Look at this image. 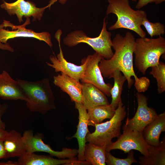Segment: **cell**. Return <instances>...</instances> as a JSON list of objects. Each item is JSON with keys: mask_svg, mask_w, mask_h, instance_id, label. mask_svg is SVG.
<instances>
[{"mask_svg": "<svg viewBox=\"0 0 165 165\" xmlns=\"http://www.w3.org/2000/svg\"><path fill=\"white\" fill-rule=\"evenodd\" d=\"M7 158L6 152L3 144V141L0 140V160Z\"/></svg>", "mask_w": 165, "mask_h": 165, "instance_id": "cell-32", "label": "cell"}, {"mask_svg": "<svg viewBox=\"0 0 165 165\" xmlns=\"http://www.w3.org/2000/svg\"><path fill=\"white\" fill-rule=\"evenodd\" d=\"M106 148L90 142L86 144L84 152L85 160L93 165H106Z\"/></svg>", "mask_w": 165, "mask_h": 165, "instance_id": "cell-23", "label": "cell"}, {"mask_svg": "<svg viewBox=\"0 0 165 165\" xmlns=\"http://www.w3.org/2000/svg\"><path fill=\"white\" fill-rule=\"evenodd\" d=\"M150 84V80L148 78L146 77H142L135 80L134 86L138 92L141 93L147 90Z\"/></svg>", "mask_w": 165, "mask_h": 165, "instance_id": "cell-28", "label": "cell"}, {"mask_svg": "<svg viewBox=\"0 0 165 165\" xmlns=\"http://www.w3.org/2000/svg\"><path fill=\"white\" fill-rule=\"evenodd\" d=\"M17 165H82V161L75 157L68 159H57L45 155H38L34 152H26L19 158Z\"/></svg>", "mask_w": 165, "mask_h": 165, "instance_id": "cell-15", "label": "cell"}, {"mask_svg": "<svg viewBox=\"0 0 165 165\" xmlns=\"http://www.w3.org/2000/svg\"><path fill=\"white\" fill-rule=\"evenodd\" d=\"M85 58L86 65L83 76L80 80L81 82L92 84L106 95L110 96L112 86L105 82L99 66V63L103 57L95 52Z\"/></svg>", "mask_w": 165, "mask_h": 165, "instance_id": "cell-10", "label": "cell"}, {"mask_svg": "<svg viewBox=\"0 0 165 165\" xmlns=\"http://www.w3.org/2000/svg\"></svg>", "mask_w": 165, "mask_h": 165, "instance_id": "cell-37", "label": "cell"}, {"mask_svg": "<svg viewBox=\"0 0 165 165\" xmlns=\"http://www.w3.org/2000/svg\"><path fill=\"white\" fill-rule=\"evenodd\" d=\"M10 27L12 28V30L17 29L20 27V25H15L9 21L4 20L2 24L0 25V29L3 28H4L6 27ZM0 49L2 50H7L11 52L14 51L13 49L7 43L6 44L2 43L0 41Z\"/></svg>", "mask_w": 165, "mask_h": 165, "instance_id": "cell-29", "label": "cell"}, {"mask_svg": "<svg viewBox=\"0 0 165 165\" xmlns=\"http://www.w3.org/2000/svg\"><path fill=\"white\" fill-rule=\"evenodd\" d=\"M55 38L59 44L60 52L57 56L55 55L50 56L51 63L46 62L47 65L53 68L55 72H61L73 78L78 81L82 78L86 65L85 58L82 59V64L80 65H75L68 62L64 58L61 46V37L57 36Z\"/></svg>", "mask_w": 165, "mask_h": 165, "instance_id": "cell-12", "label": "cell"}, {"mask_svg": "<svg viewBox=\"0 0 165 165\" xmlns=\"http://www.w3.org/2000/svg\"><path fill=\"white\" fill-rule=\"evenodd\" d=\"M131 0L133 2H136L137 1V0Z\"/></svg>", "mask_w": 165, "mask_h": 165, "instance_id": "cell-36", "label": "cell"}, {"mask_svg": "<svg viewBox=\"0 0 165 165\" xmlns=\"http://www.w3.org/2000/svg\"><path fill=\"white\" fill-rule=\"evenodd\" d=\"M151 68L149 73L156 80L158 93L162 94L165 91V64L160 61L158 64Z\"/></svg>", "mask_w": 165, "mask_h": 165, "instance_id": "cell-25", "label": "cell"}, {"mask_svg": "<svg viewBox=\"0 0 165 165\" xmlns=\"http://www.w3.org/2000/svg\"><path fill=\"white\" fill-rule=\"evenodd\" d=\"M75 103V108L79 112V123L76 133L72 137L77 139L79 145L78 160H85L84 156L86 142V137L90 133L88 129V116L86 109L82 103Z\"/></svg>", "mask_w": 165, "mask_h": 165, "instance_id": "cell-16", "label": "cell"}, {"mask_svg": "<svg viewBox=\"0 0 165 165\" xmlns=\"http://www.w3.org/2000/svg\"><path fill=\"white\" fill-rule=\"evenodd\" d=\"M30 24V20L28 18L25 22L17 29L9 31L3 28L0 29V41L6 44L7 43L8 40L11 38L19 37L33 38L43 41L50 47H52L53 45L50 34L46 31L37 33L31 29L26 28V26Z\"/></svg>", "mask_w": 165, "mask_h": 165, "instance_id": "cell-13", "label": "cell"}, {"mask_svg": "<svg viewBox=\"0 0 165 165\" xmlns=\"http://www.w3.org/2000/svg\"><path fill=\"white\" fill-rule=\"evenodd\" d=\"M116 109L110 104L95 106L87 110L88 125L94 126L107 119H111L114 115Z\"/></svg>", "mask_w": 165, "mask_h": 165, "instance_id": "cell-22", "label": "cell"}, {"mask_svg": "<svg viewBox=\"0 0 165 165\" xmlns=\"http://www.w3.org/2000/svg\"><path fill=\"white\" fill-rule=\"evenodd\" d=\"M165 131V112L158 115L157 117L147 125L142 131L143 137L150 145L157 146L160 143V135Z\"/></svg>", "mask_w": 165, "mask_h": 165, "instance_id": "cell-19", "label": "cell"}, {"mask_svg": "<svg viewBox=\"0 0 165 165\" xmlns=\"http://www.w3.org/2000/svg\"><path fill=\"white\" fill-rule=\"evenodd\" d=\"M108 2L106 15L112 13L117 17L115 23L109 27V30L127 29L135 32L140 37H145L146 33L141 27L143 21L147 17L144 11L133 9L129 0H108Z\"/></svg>", "mask_w": 165, "mask_h": 165, "instance_id": "cell-3", "label": "cell"}, {"mask_svg": "<svg viewBox=\"0 0 165 165\" xmlns=\"http://www.w3.org/2000/svg\"><path fill=\"white\" fill-rule=\"evenodd\" d=\"M57 0H50L46 6L42 8L37 7L34 3L25 0H17L12 3H8L5 1L1 4V7L6 10L10 15H16L19 22L23 21V17L27 18L33 17V21L40 20L45 9L50 8L51 6Z\"/></svg>", "mask_w": 165, "mask_h": 165, "instance_id": "cell-9", "label": "cell"}, {"mask_svg": "<svg viewBox=\"0 0 165 165\" xmlns=\"http://www.w3.org/2000/svg\"><path fill=\"white\" fill-rule=\"evenodd\" d=\"M8 107L6 104H2L0 102V130H5L6 125L2 120V116L6 112Z\"/></svg>", "mask_w": 165, "mask_h": 165, "instance_id": "cell-31", "label": "cell"}, {"mask_svg": "<svg viewBox=\"0 0 165 165\" xmlns=\"http://www.w3.org/2000/svg\"><path fill=\"white\" fill-rule=\"evenodd\" d=\"M68 0H59V2L61 4L64 5L65 4Z\"/></svg>", "mask_w": 165, "mask_h": 165, "instance_id": "cell-35", "label": "cell"}, {"mask_svg": "<svg viewBox=\"0 0 165 165\" xmlns=\"http://www.w3.org/2000/svg\"><path fill=\"white\" fill-rule=\"evenodd\" d=\"M16 80L27 98L26 106L31 112L45 114L56 108L55 97L48 78L35 81Z\"/></svg>", "mask_w": 165, "mask_h": 165, "instance_id": "cell-2", "label": "cell"}, {"mask_svg": "<svg viewBox=\"0 0 165 165\" xmlns=\"http://www.w3.org/2000/svg\"><path fill=\"white\" fill-rule=\"evenodd\" d=\"M123 129V134L118 137L116 141L107 146L106 151L110 152L112 150L118 149L127 153L135 150L139 151L143 156H147L149 145L145 140L142 132L132 130L125 124Z\"/></svg>", "mask_w": 165, "mask_h": 165, "instance_id": "cell-7", "label": "cell"}, {"mask_svg": "<svg viewBox=\"0 0 165 165\" xmlns=\"http://www.w3.org/2000/svg\"><path fill=\"white\" fill-rule=\"evenodd\" d=\"M136 97L138 104L137 111L132 118H127L124 124L132 130L142 132L158 114L154 108L148 106V98L144 94L138 92Z\"/></svg>", "mask_w": 165, "mask_h": 165, "instance_id": "cell-11", "label": "cell"}, {"mask_svg": "<svg viewBox=\"0 0 165 165\" xmlns=\"http://www.w3.org/2000/svg\"><path fill=\"white\" fill-rule=\"evenodd\" d=\"M22 136L27 152H46L60 159L73 158L78 154V149H76L64 148L60 151L53 150L49 145L43 142L42 134L38 133L34 135L33 131L31 130L25 131Z\"/></svg>", "mask_w": 165, "mask_h": 165, "instance_id": "cell-8", "label": "cell"}, {"mask_svg": "<svg viewBox=\"0 0 165 165\" xmlns=\"http://www.w3.org/2000/svg\"><path fill=\"white\" fill-rule=\"evenodd\" d=\"M112 47L115 53L109 59H102L99 66L102 76L105 78H112L115 72L118 70L125 76L128 86L130 88L134 81L138 77L133 67V54L135 49V38L130 32H127L124 36L117 34L112 40Z\"/></svg>", "mask_w": 165, "mask_h": 165, "instance_id": "cell-1", "label": "cell"}, {"mask_svg": "<svg viewBox=\"0 0 165 165\" xmlns=\"http://www.w3.org/2000/svg\"><path fill=\"white\" fill-rule=\"evenodd\" d=\"M82 104L88 110L95 106L109 105L106 95L96 86L90 83L82 82Z\"/></svg>", "mask_w": 165, "mask_h": 165, "instance_id": "cell-18", "label": "cell"}, {"mask_svg": "<svg viewBox=\"0 0 165 165\" xmlns=\"http://www.w3.org/2000/svg\"><path fill=\"white\" fill-rule=\"evenodd\" d=\"M106 17L104 19L101 32L97 37L92 38L87 36L82 30H75L68 34L63 39L65 45L72 47L80 43H85L90 46L103 58L109 59L114 53L112 50V34L107 29L108 23Z\"/></svg>", "mask_w": 165, "mask_h": 165, "instance_id": "cell-5", "label": "cell"}, {"mask_svg": "<svg viewBox=\"0 0 165 165\" xmlns=\"http://www.w3.org/2000/svg\"><path fill=\"white\" fill-rule=\"evenodd\" d=\"M165 53V39L161 36L156 38L145 37L135 39L134 64L138 70L145 75L147 69L158 64Z\"/></svg>", "mask_w": 165, "mask_h": 165, "instance_id": "cell-4", "label": "cell"}, {"mask_svg": "<svg viewBox=\"0 0 165 165\" xmlns=\"http://www.w3.org/2000/svg\"><path fill=\"white\" fill-rule=\"evenodd\" d=\"M165 1V0H138L135 8L139 9L149 3H154L156 4H158Z\"/></svg>", "mask_w": 165, "mask_h": 165, "instance_id": "cell-30", "label": "cell"}, {"mask_svg": "<svg viewBox=\"0 0 165 165\" xmlns=\"http://www.w3.org/2000/svg\"><path fill=\"white\" fill-rule=\"evenodd\" d=\"M0 98L4 100L27 101L17 81L13 79L5 70L0 75Z\"/></svg>", "mask_w": 165, "mask_h": 165, "instance_id": "cell-14", "label": "cell"}, {"mask_svg": "<svg viewBox=\"0 0 165 165\" xmlns=\"http://www.w3.org/2000/svg\"><path fill=\"white\" fill-rule=\"evenodd\" d=\"M9 132L6 130H0V140L3 141L7 137Z\"/></svg>", "mask_w": 165, "mask_h": 165, "instance_id": "cell-33", "label": "cell"}, {"mask_svg": "<svg viewBox=\"0 0 165 165\" xmlns=\"http://www.w3.org/2000/svg\"><path fill=\"white\" fill-rule=\"evenodd\" d=\"M142 25L144 27L147 33L151 38L155 36H160L165 34V26L163 24L160 22H150L146 17L143 21Z\"/></svg>", "mask_w": 165, "mask_h": 165, "instance_id": "cell-27", "label": "cell"}, {"mask_svg": "<svg viewBox=\"0 0 165 165\" xmlns=\"http://www.w3.org/2000/svg\"><path fill=\"white\" fill-rule=\"evenodd\" d=\"M125 107L121 101L116 109L114 116L109 121L95 125V131L88 133L86 142L98 146L105 147L111 144L112 139L121 134L122 122L126 115Z\"/></svg>", "mask_w": 165, "mask_h": 165, "instance_id": "cell-6", "label": "cell"}, {"mask_svg": "<svg viewBox=\"0 0 165 165\" xmlns=\"http://www.w3.org/2000/svg\"><path fill=\"white\" fill-rule=\"evenodd\" d=\"M53 80L54 84L68 94L72 101L82 103V86L79 82L61 72L54 76Z\"/></svg>", "mask_w": 165, "mask_h": 165, "instance_id": "cell-17", "label": "cell"}, {"mask_svg": "<svg viewBox=\"0 0 165 165\" xmlns=\"http://www.w3.org/2000/svg\"><path fill=\"white\" fill-rule=\"evenodd\" d=\"M127 157L124 159L116 158L109 152L106 151V162L108 165H130L133 163H137L132 150L128 152Z\"/></svg>", "mask_w": 165, "mask_h": 165, "instance_id": "cell-26", "label": "cell"}, {"mask_svg": "<svg viewBox=\"0 0 165 165\" xmlns=\"http://www.w3.org/2000/svg\"><path fill=\"white\" fill-rule=\"evenodd\" d=\"M7 158L20 157L27 152L21 134L12 130L3 141Z\"/></svg>", "mask_w": 165, "mask_h": 165, "instance_id": "cell-20", "label": "cell"}, {"mask_svg": "<svg viewBox=\"0 0 165 165\" xmlns=\"http://www.w3.org/2000/svg\"><path fill=\"white\" fill-rule=\"evenodd\" d=\"M112 78L114 79V84L111 91L112 101L110 104L115 109L118 107L119 102L122 101L121 95L123 84L127 81L126 77L118 70L115 72Z\"/></svg>", "mask_w": 165, "mask_h": 165, "instance_id": "cell-24", "label": "cell"}, {"mask_svg": "<svg viewBox=\"0 0 165 165\" xmlns=\"http://www.w3.org/2000/svg\"><path fill=\"white\" fill-rule=\"evenodd\" d=\"M147 156L139 157V163L141 165H165V138L164 137L157 146L149 145Z\"/></svg>", "mask_w": 165, "mask_h": 165, "instance_id": "cell-21", "label": "cell"}, {"mask_svg": "<svg viewBox=\"0 0 165 165\" xmlns=\"http://www.w3.org/2000/svg\"><path fill=\"white\" fill-rule=\"evenodd\" d=\"M0 165H17V161H9L6 162H0Z\"/></svg>", "mask_w": 165, "mask_h": 165, "instance_id": "cell-34", "label": "cell"}]
</instances>
